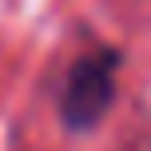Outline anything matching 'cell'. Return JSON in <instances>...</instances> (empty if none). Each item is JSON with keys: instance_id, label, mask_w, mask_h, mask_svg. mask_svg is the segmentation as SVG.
I'll list each match as a JSON object with an SVG mask.
<instances>
[{"instance_id": "1", "label": "cell", "mask_w": 151, "mask_h": 151, "mask_svg": "<svg viewBox=\"0 0 151 151\" xmlns=\"http://www.w3.org/2000/svg\"><path fill=\"white\" fill-rule=\"evenodd\" d=\"M115 68H119V56L111 48L88 52L72 64L64 96H60V115L72 131H88L107 115L115 99Z\"/></svg>"}]
</instances>
